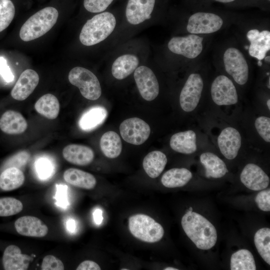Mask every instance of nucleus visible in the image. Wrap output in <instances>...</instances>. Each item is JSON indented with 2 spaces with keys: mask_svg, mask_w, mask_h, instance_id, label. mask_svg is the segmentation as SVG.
<instances>
[{
  "mask_svg": "<svg viewBox=\"0 0 270 270\" xmlns=\"http://www.w3.org/2000/svg\"><path fill=\"white\" fill-rule=\"evenodd\" d=\"M181 224L186 234L197 248L208 250L216 244V230L202 215L188 210L182 218Z\"/></svg>",
  "mask_w": 270,
  "mask_h": 270,
  "instance_id": "f257e3e1",
  "label": "nucleus"
},
{
  "mask_svg": "<svg viewBox=\"0 0 270 270\" xmlns=\"http://www.w3.org/2000/svg\"><path fill=\"white\" fill-rule=\"evenodd\" d=\"M116 20L110 12L97 14L88 20L80 34V42L86 46L96 44L106 39L114 31Z\"/></svg>",
  "mask_w": 270,
  "mask_h": 270,
  "instance_id": "f03ea898",
  "label": "nucleus"
},
{
  "mask_svg": "<svg viewBox=\"0 0 270 270\" xmlns=\"http://www.w3.org/2000/svg\"><path fill=\"white\" fill-rule=\"evenodd\" d=\"M58 10L52 6L44 8L32 15L22 26L20 37L24 42L38 38L48 32L56 24Z\"/></svg>",
  "mask_w": 270,
  "mask_h": 270,
  "instance_id": "7ed1b4c3",
  "label": "nucleus"
},
{
  "mask_svg": "<svg viewBox=\"0 0 270 270\" xmlns=\"http://www.w3.org/2000/svg\"><path fill=\"white\" fill-rule=\"evenodd\" d=\"M128 228L135 238L148 243L160 241L164 235V230L162 225L144 214H136L130 216Z\"/></svg>",
  "mask_w": 270,
  "mask_h": 270,
  "instance_id": "20e7f679",
  "label": "nucleus"
},
{
  "mask_svg": "<svg viewBox=\"0 0 270 270\" xmlns=\"http://www.w3.org/2000/svg\"><path fill=\"white\" fill-rule=\"evenodd\" d=\"M68 78L72 84L79 88L84 98L94 100L100 96L102 88L99 80L90 70L80 66L74 67L69 72Z\"/></svg>",
  "mask_w": 270,
  "mask_h": 270,
  "instance_id": "39448f33",
  "label": "nucleus"
},
{
  "mask_svg": "<svg viewBox=\"0 0 270 270\" xmlns=\"http://www.w3.org/2000/svg\"><path fill=\"white\" fill-rule=\"evenodd\" d=\"M223 60L226 72L234 80L240 85L246 84L248 78V66L242 53L236 48H229L224 52Z\"/></svg>",
  "mask_w": 270,
  "mask_h": 270,
  "instance_id": "423d86ee",
  "label": "nucleus"
},
{
  "mask_svg": "<svg viewBox=\"0 0 270 270\" xmlns=\"http://www.w3.org/2000/svg\"><path fill=\"white\" fill-rule=\"evenodd\" d=\"M204 88V81L198 73L188 78L180 95V104L186 112H191L198 106Z\"/></svg>",
  "mask_w": 270,
  "mask_h": 270,
  "instance_id": "0eeeda50",
  "label": "nucleus"
},
{
  "mask_svg": "<svg viewBox=\"0 0 270 270\" xmlns=\"http://www.w3.org/2000/svg\"><path fill=\"white\" fill-rule=\"evenodd\" d=\"M223 24L222 18L215 14L198 12L189 18L186 30L192 34H209L220 30Z\"/></svg>",
  "mask_w": 270,
  "mask_h": 270,
  "instance_id": "6e6552de",
  "label": "nucleus"
},
{
  "mask_svg": "<svg viewBox=\"0 0 270 270\" xmlns=\"http://www.w3.org/2000/svg\"><path fill=\"white\" fill-rule=\"evenodd\" d=\"M203 38L196 34L174 36L168 42V47L172 52L193 59L198 57L203 49Z\"/></svg>",
  "mask_w": 270,
  "mask_h": 270,
  "instance_id": "1a4fd4ad",
  "label": "nucleus"
},
{
  "mask_svg": "<svg viewBox=\"0 0 270 270\" xmlns=\"http://www.w3.org/2000/svg\"><path fill=\"white\" fill-rule=\"evenodd\" d=\"M213 102L218 106H229L238 102L236 89L233 82L224 75H220L212 82L210 88Z\"/></svg>",
  "mask_w": 270,
  "mask_h": 270,
  "instance_id": "9d476101",
  "label": "nucleus"
},
{
  "mask_svg": "<svg viewBox=\"0 0 270 270\" xmlns=\"http://www.w3.org/2000/svg\"><path fill=\"white\" fill-rule=\"evenodd\" d=\"M120 132L126 142L140 145L144 143L150 134L149 125L142 120L132 118L125 120L120 124Z\"/></svg>",
  "mask_w": 270,
  "mask_h": 270,
  "instance_id": "9b49d317",
  "label": "nucleus"
},
{
  "mask_svg": "<svg viewBox=\"0 0 270 270\" xmlns=\"http://www.w3.org/2000/svg\"><path fill=\"white\" fill-rule=\"evenodd\" d=\"M134 78L142 98L147 101L154 100L159 94V84L152 70L145 66L138 67L134 70Z\"/></svg>",
  "mask_w": 270,
  "mask_h": 270,
  "instance_id": "f8f14e48",
  "label": "nucleus"
},
{
  "mask_svg": "<svg viewBox=\"0 0 270 270\" xmlns=\"http://www.w3.org/2000/svg\"><path fill=\"white\" fill-rule=\"evenodd\" d=\"M218 144L222 154L228 160H233L238 155L241 146L242 138L234 128L223 129L218 138Z\"/></svg>",
  "mask_w": 270,
  "mask_h": 270,
  "instance_id": "ddd939ff",
  "label": "nucleus"
},
{
  "mask_svg": "<svg viewBox=\"0 0 270 270\" xmlns=\"http://www.w3.org/2000/svg\"><path fill=\"white\" fill-rule=\"evenodd\" d=\"M240 180L245 186L254 191L266 189L270 184L268 176L260 167L252 163L244 167L240 174Z\"/></svg>",
  "mask_w": 270,
  "mask_h": 270,
  "instance_id": "4468645a",
  "label": "nucleus"
},
{
  "mask_svg": "<svg viewBox=\"0 0 270 270\" xmlns=\"http://www.w3.org/2000/svg\"><path fill=\"white\" fill-rule=\"evenodd\" d=\"M156 0H128L126 10L128 22L133 25L140 24L151 18Z\"/></svg>",
  "mask_w": 270,
  "mask_h": 270,
  "instance_id": "2eb2a0df",
  "label": "nucleus"
},
{
  "mask_svg": "<svg viewBox=\"0 0 270 270\" xmlns=\"http://www.w3.org/2000/svg\"><path fill=\"white\" fill-rule=\"evenodd\" d=\"M39 82V76L34 70L27 69L20 75L11 91L13 98L24 100L34 92Z\"/></svg>",
  "mask_w": 270,
  "mask_h": 270,
  "instance_id": "dca6fc26",
  "label": "nucleus"
},
{
  "mask_svg": "<svg viewBox=\"0 0 270 270\" xmlns=\"http://www.w3.org/2000/svg\"><path fill=\"white\" fill-rule=\"evenodd\" d=\"M14 227L20 235L30 237H44L48 230L47 226L42 220L30 216H24L17 219Z\"/></svg>",
  "mask_w": 270,
  "mask_h": 270,
  "instance_id": "f3484780",
  "label": "nucleus"
},
{
  "mask_svg": "<svg viewBox=\"0 0 270 270\" xmlns=\"http://www.w3.org/2000/svg\"><path fill=\"white\" fill-rule=\"evenodd\" d=\"M246 36L250 42L248 52L250 56L262 60L270 50V32L267 30L260 32L257 29L250 30Z\"/></svg>",
  "mask_w": 270,
  "mask_h": 270,
  "instance_id": "a211bd4d",
  "label": "nucleus"
},
{
  "mask_svg": "<svg viewBox=\"0 0 270 270\" xmlns=\"http://www.w3.org/2000/svg\"><path fill=\"white\" fill-rule=\"evenodd\" d=\"M32 258L22 253L20 248L10 245L4 250L2 258L3 267L6 270H27Z\"/></svg>",
  "mask_w": 270,
  "mask_h": 270,
  "instance_id": "6ab92c4d",
  "label": "nucleus"
},
{
  "mask_svg": "<svg viewBox=\"0 0 270 270\" xmlns=\"http://www.w3.org/2000/svg\"><path fill=\"white\" fill-rule=\"evenodd\" d=\"M62 155L68 162L81 166L90 164L94 157V154L91 148L78 144H71L64 147Z\"/></svg>",
  "mask_w": 270,
  "mask_h": 270,
  "instance_id": "aec40b11",
  "label": "nucleus"
},
{
  "mask_svg": "<svg viewBox=\"0 0 270 270\" xmlns=\"http://www.w3.org/2000/svg\"><path fill=\"white\" fill-rule=\"evenodd\" d=\"M28 123L20 112L9 110L4 112L0 118V129L9 134L24 132L27 128Z\"/></svg>",
  "mask_w": 270,
  "mask_h": 270,
  "instance_id": "412c9836",
  "label": "nucleus"
},
{
  "mask_svg": "<svg viewBox=\"0 0 270 270\" xmlns=\"http://www.w3.org/2000/svg\"><path fill=\"white\" fill-rule=\"evenodd\" d=\"M170 144L178 152L192 154L197 150L196 134L192 130L174 134L170 138Z\"/></svg>",
  "mask_w": 270,
  "mask_h": 270,
  "instance_id": "4be33fe9",
  "label": "nucleus"
},
{
  "mask_svg": "<svg viewBox=\"0 0 270 270\" xmlns=\"http://www.w3.org/2000/svg\"><path fill=\"white\" fill-rule=\"evenodd\" d=\"M108 116L106 110L103 106H96L86 110L78 120L81 130L86 132L92 131L100 126Z\"/></svg>",
  "mask_w": 270,
  "mask_h": 270,
  "instance_id": "5701e85b",
  "label": "nucleus"
},
{
  "mask_svg": "<svg viewBox=\"0 0 270 270\" xmlns=\"http://www.w3.org/2000/svg\"><path fill=\"white\" fill-rule=\"evenodd\" d=\"M200 159L205 168L206 176L208 178H220L228 172L225 162L214 153L204 152L200 156Z\"/></svg>",
  "mask_w": 270,
  "mask_h": 270,
  "instance_id": "b1692460",
  "label": "nucleus"
},
{
  "mask_svg": "<svg viewBox=\"0 0 270 270\" xmlns=\"http://www.w3.org/2000/svg\"><path fill=\"white\" fill-rule=\"evenodd\" d=\"M138 64L139 60L136 56L131 54L122 55L113 62L112 74L116 79L123 80L132 74Z\"/></svg>",
  "mask_w": 270,
  "mask_h": 270,
  "instance_id": "393cba45",
  "label": "nucleus"
},
{
  "mask_svg": "<svg viewBox=\"0 0 270 270\" xmlns=\"http://www.w3.org/2000/svg\"><path fill=\"white\" fill-rule=\"evenodd\" d=\"M63 176L68 184L84 189H92L96 184V180L92 174L78 168H70L66 170Z\"/></svg>",
  "mask_w": 270,
  "mask_h": 270,
  "instance_id": "a878e982",
  "label": "nucleus"
},
{
  "mask_svg": "<svg viewBox=\"0 0 270 270\" xmlns=\"http://www.w3.org/2000/svg\"><path fill=\"white\" fill-rule=\"evenodd\" d=\"M168 162L166 154L159 150L149 152L144 158L143 168L151 178L158 177L164 170Z\"/></svg>",
  "mask_w": 270,
  "mask_h": 270,
  "instance_id": "bb28decb",
  "label": "nucleus"
},
{
  "mask_svg": "<svg viewBox=\"0 0 270 270\" xmlns=\"http://www.w3.org/2000/svg\"><path fill=\"white\" fill-rule=\"evenodd\" d=\"M192 178L190 170L186 168H173L164 173L161 178L163 186L168 188L182 187Z\"/></svg>",
  "mask_w": 270,
  "mask_h": 270,
  "instance_id": "cd10ccee",
  "label": "nucleus"
},
{
  "mask_svg": "<svg viewBox=\"0 0 270 270\" xmlns=\"http://www.w3.org/2000/svg\"><path fill=\"white\" fill-rule=\"evenodd\" d=\"M25 180L23 172L18 168H6L0 174V188L11 191L20 187Z\"/></svg>",
  "mask_w": 270,
  "mask_h": 270,
  "instance_id": "c85d7f7f",
  "label": "nucleus"
},
{
  "mask_svg": "<svg viewBox=\"0 0 270 270\" xmlns=\"http://www.w3.org/2000/svg\"><path fill=\"white\" fill-rule=\"evenodd\" d=\"M100 146L104 155L110 158H117L122 150V143L118 134L114 131H108L102 136Z\"/></svg>",
  "mask_w": 270,
  "mask_h": 270,
  "instance_id": "c756f323",
  "label": "nucleus"
},
{
  "mask_svg": "<svg viewBox=\"0 0 270 270\" xmlns=\"http://www.w3.org/2000/svg\"><path fill=\"white\" fill-rule=\"evenodd\" d=\"M34 108L44 116L50 120L57 118L60 112V103L56 97L47 94L41 96L36 102Z\"/></svg>",
  "mask_w": 270,
  "mask_h": 270,
  "instance_id": "7c9ffc66",
  "label": "nucleus"
},
{
  "mask_svg": "<svg viewBox=\"0 0 270 270\" xmlns=\"http://www.w3.org/2000/svg\"><path fill=\"white\" fill-rule=\"evenodd\" d=\"M232 270H256V265L252 252L246 249L234 252L230 258Z\"/></svg>",
  "mask_w": 270,
  "mask_h": 270,
  "instance_id": "2f4dec72",
  "label": "nucleus"
},
{
  "mask_svg": "<svg viewBox=\"0 0 270 270\" xmlns=\"http://www.w3.org/2000/svg\"><path fill=\"white\" fill-rule=\"evenodd\" d=\"M254 242L256 248L262 259L270 264V229L263 228L255 234Z\"/></svg>",
  "mask_w": 270,
  "mask_h": 270,
  "instance_id": "473e14b6",
  "label": "nucleus"
},
{
  "mask_svg": "<svg viewBox=\"0 0 270 270\" xmlns=\"http://www.w3.org/2000/svg\"><path fill=\"white\" fill-rule=\"evenodd\" d=\"M23 208L22 202L14 198H0V216H8L16 214Z\"/></svg>",
  "mask_w": 270,
  "mask_h": 270,
  "instance_id": "72a5a7b5",
  "label": "nucleus"
},
{
  "mask_svg": "<svg viewBox=\"0 0 270 270\" xmlns=\"http://www.w3.org/2000/svg\"><path fill=\"white\" fill-rule=\"evenodd\" d=\"M15 14V8L10 0H0V32L11 23Z\"/></svg>",
  "mask_w": 270,
  "mask_h": 270,
  "instance_id": "f704fd0d",
  "label": "nucleus"
},
{
  "mask_svg": "<svg viewBox=\"0 0 270 270\" xmlns=\"http://www.w3.org/2000/svg\"><path fill=\"white\" fill-rule=\"evenodd\" d=\"M35 168L38 177L42 180L47 179L54 173V165L48 158L42 157L35 162Z\"/></svg>",
  "mask_w": 270,
  "mask_h": 270,
  "instance_id": "c9c22d12",
  "label": "nucleus"
},
{
  "mask_svg": "<svg viewBox=\"0 0 270 270\" xmlns=\"http://www.w3.org/2000/svg\"><path fill=\"white\" fill-rule=\"evenodd\" d=\"M255 128L260 137L266 142H270V118L265 116L257 118Z\"/></svg>",
  "mask_w": 270,
  "mask_h": 270,
  "instance_id": "e433bc0d",
  "label": "nucleus"
},
{
  "mask_svg": "<svg viewBox=\"0 0 270 270\" xmlns=\"http://www.w3.org/2000/svg\"><path fill=\"white\" fill-rule=\"evenodd\" d=\"M114 0H84V6L86 10L98 13L106 10Z\"/></svg>",
  "mask_w": 270,
  "mask_h": 270,
  "instance_id": "4c0bfd02",
  "label": "nucleus"
},
{
  "mask_svg": "<svg viewBox=\"0 0 270 270\" xmlns=\"http://www.w3.org/2000/svg\"><path fill=\"white\" fill-rule=\"evenodd\" d=\"M64 267L63 262L59 258L52 255L45 256L42 262V270H63Z\"/></svg>",
  "mask_w": 270,
  "mask_h": 270,
  "instance_id": "58836bf2",
  "label": "nucleus"
},
{
  "mask_svg": "<svg viewBox=\"0 0 270 270\" xmlns=\"http://www.w3.org/2000/svg\"><path fill=\"white\" fill-rule=\"evenodd\" d=\"M255 202L258 208L264 212L270 211V190H262L256 196Z\"/></svg>",
  "mask_w": 270,
  "mask_h": 270,
  "instance_id": "ea45409f",
  "label": "nucleus"
},
{
  "mask_svg": "<svg viewBox=\"0 0 270 270\" xmlns=\"http://www.w3.org/2000/svg\"><path fill=\"white\" fill-rule=\"evenodd\" d=\"M29 158V154L26 152H20L10 158L6 162L5 166L8 167L22 166L25 164Z\"/></svg>",
  "mask_w": 270,
  "mask_h": 270,
  "instance_id": "a19ab883",
  "label": "nucleus"
},
{
  "mask_svg": "<svg viewBox=\"0 0 270 270\" xmlns=\"http://www.w3.org/2000/svg\"><path fill=\"white\" fill-rule=\"evenodd\" d=\"M55 196L56 204L60 207L66 208L68 204L67 196L68 186L66 185L57 184Z\"/></svg>",
  "mask_w": 270,
  "mask_h": 270,
  "instance_id": "79ce46f5",
  "label": "nucleus"
},
{
  "mask_svg": "<svg viewBox=\"0 0 270 270\" xmlns=\"http://www.w3.org/2000/svg\"><path fill=\"white\" fill-rule=\"evenodd\" d=\"M0 75L7 82H10L14 79V76L7 64L6 60L2 56H0Z\"/></svg>",
  "mask_w": 270,
  "mask_h": 270,
  "instance_id": "37998d69",
  "label": "nucleus"
},
{
  "mask_svg": "<svg viewBox=\"0 0 270 270\" xmlns=\"http://www.w3.org/2000/svg\"><path fill=\"white\" fill-rule=\"evenodd\" d=\"M76 270H100V266L96 262L86 260L81 262L76 268Z\"/></svg>",
  "mask_w": 270,
  "mask_h": 270,
  "instance_id": "c03bdc74",
  "label": "nucleus"
},
{
  "mask_svg": "<svg viewBox=\"0 0 270 270\" xmlns=\"http://www.w3.org/2000/svg\"><path fill=\"white\" fill-rule=\"evenodd\" d=\"M93 217L94 222L98 225L100 224L104 219L102 210L100 208H96L93 212Z\"/></svg>",
  "mask_w": 270,
  "mask_h": 270,
  "instance_id": "a18cd8bd",
  "label": "nucleus"
},
{
  "mask_svg": "<svg viewBox=\"0 0 270 270\" xmlns=\"http://www.w3.org/2000/svg\"><path fill=\"white\" fill-rule=\"evenodd\" d=\"M66 228L68 230L71 232H73L76 230V222L74 220L72 219L68 220L66 222Z\"/></svg>",
  "mask_w": 270,
  "mask_h": 270,
  "instance_id": "49530a36",
  "label": "nucleus"
},
{
  "mask_svg": "<svg viewBox=\"0 0 270 270\" xmlns=\"http://www.w3.org/2000/svg\"><path fill=\"white\" fill-rule=\"evenodd\" d=\"M215 0L218 2H220L227 3V2H232L236 0Z\"/></svg>",
  "mask_w": 270,
  "mask_h": 270,
  "instance_id": "de8ad7c7",
  "label": "nucleus"
},
{
  "mask_svg": "<svg viewBox=\"0 0 270 270\" xmlns=\"http://www.w3.org/2000/svg\"><path fill=\"white\" fill-rule=\"evenodd\" d=\"M178 269L172 267H167L164 270H178Z\"/></svg>",
  "mask_w": 270,
  "mask_h": 270,
  "instance_id": "09e8293b",
  "label": "nucleus"
},
{
  "mask_svg": "<svg viewBox=\"0 0 270 270\" xmlns=\"http://www.w3.org/2000/svg\"><path fill=\"white\" fill-rule=\"evenodd\" d=\"M266 104H267V106H268V110H270V99H268L267 100Z\"/></svg>",
  "mask_w": 270,
  "mask_h": 270,
  "instance_id": "8fccbe9b",
  "label": "nucleus"
},
{
  "mask_svg": "<svg viewBox=\"0 0 270 270\" xmlns=\"http://www.w3.org/2000/svg\"><path fill=\"white\" fill-rule=\"evenodd\" d=\"M265 60L266 62H270V56L266 57V58H265Z\"/></svg>",
  "mask_w": 270,
  "mask_h": 270,
  "instance_id": "3c124183",
  "label": "nucleus"
},
{
  "mask_svg": "<svg viewBox=\"0 0 270 270\" xmlns=\"http://www.w3.org/2000/svg\"><path fill=\"white\" fill-rule=\"evenodd\" d=\"M258 64L260 66L262 64V62H261L260 60H259L258 62Z\"/></svg>",
  "mask_w": 270,
  "mask_h": 270,
  "instance_id": "603ef678",
  "label": "nucleus"
},
{
  "mask_svg": "<svg viewBox=\"0 0 270 270\" xmlns=\"http://www.w3.org/2000/svg\"><path fill=\"white\" fill-rule=\"evenodd\" d=\"M189 210L192 211V207H190L188 209Z\"/></svg>",
  "mask_w": 270,
  "mask_h": 270,
  "instance_id": "864d4df0",
  "label": "nucleus"
},
{
  "mask_svg": "<svg viewBox=\"0 0 270 270\" xmlns=\"http://www.w3.org/2000/svg\"><path fill=\"white\" fill-rule=\"evenodd\" d=\"M121 270H128V269H127V268H122V269H121Z\"/></svg>",
  "mask_w": 270,
  "mask_h": 270,
  "instance_id": "5fc2aeb1",
  "label": "nucleus"
},
{
  "mask_svg": "<svg viewBox=\"0 0 270 270\" xmlns=\"http://www.w3.org/2000/svg\"><path fill=\"white\" fill-rule=\"evenodd\" d=\"M269 0V1H270V0Z\"/></svg>",
  "mask_w": 270,
  "mask_h": 270,
  "instance_id": "6e6d98bb",
  "label": "nucleus"
}]
</instances>
